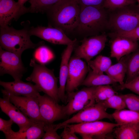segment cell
I'll return each mask as SVG.
<instances>
[{"mask_svg":"<svg viewBox=\"0 0 139 139\" xmlns=\"http://www.w3.org/2000/svg\"><path fill=\"white\" fill-rule=\"evenodd\" d=\"M109 12V30L127 32L139 26V4L129 5Z\"/></svg>","mask_w":139,"mask_h":139,"instance_id":"277c9868","label":"cell"},{"mask_svg":"<svg viewBox=\"0 0 139 139\" xmlns=\"http://www.w3.org/2000/svg\"><path fill=\"white\" fill-rule=\"evenodd\" d=\"M95 87H86L66 94L67 103L64 106L66 116H70L95 103L94 92Z\"/></svg>","mask_w":139,"mask_h":139,"instance_id":"52a82bcc","label":"cell"},{"mask_svg":"<svg viewBox=\"0 0 139 139\" xmlns=\"http://www.w3.org/2000/svg\"><path fill=\"white\" fill-rule=\"evenodd\" d=\"M0 85L6 91L16 95L37 97L40 92L36 85L24 82L21 80L11 82L0 81Z\"/></svg>","mask_w":139,"mask_h":139,"instance_id":"d6986e66","label":"cell"},{"mask_svg":"<svg viewBox=\"0 0 139 139\" xmlns=\"http://www.w3.org/2000/svg\"><path fill=\"white\" fill-rule=\"evenodd\" d=\"M108 99L117 93L110 85H101Z\"/></svg>","mask_w":139,"mask_h":139,"instance_id":"74e56055","label":"cell"},{"mask_svg":"<svg viewBox=\"0 0 139 139\" xmlns=\"http://www.w3.org/2000/svg\"><path fill=\"white\" fill-rule=\"evenodd\" d=\"M0 47L3 49L21 56L23 52L29 49L42 45V41L34 44L31 41L29 28L16 29L8 25L0 26Z\"/></svg>","mask_w":139,"mask_h":139,"instance_id":"3957f363","label":"cell"},{"mask_svg":"<svg viewBox=\"0 0 139 139\" xmlns=\"http://www.w3.org/2000/svg\"><path fill=\"white\" fill-rule=\"evenodd\" d=\"M139 73V47L130 54L128 60L125 83L137 77Z\"/></svg>","mask_w":139,"mask_h":139,"instance_id":"484cf974","label":"cell"},{"mask_svg":"<svg viewBox=\"0 0 139 139\" xmlns=\"http://www.w3.org/2000/svg\"><path fill=\"white\" fill-rule=\"evenodd\" d=\"M116 83L107 75L95 73L89 68L88 74L81 85L89 87L113 84Z\"/></svg>","mask_w":139,"mask_h":139,"instance_id":"7402d4cb","label":"cell"},{"mask_svg":"<svg viewBox=\"0 0 139 139\" xmlns=\"http://www.w3.org/2000/svg\"><path fill=\"white\" fill-rule=\"evenodd\" d=\"M120 95L129 110L139 112V95L130 93Z\"/></svg>","mask_w":139,"mask_h":139,"instance_id":"f1b7e54d","label":"cell"},{"mask_svg":"<svg viewBox=\"0 0 139 139\" xmlns=\"http://www.w3.org/2000/svg\"><path fill=\"white\" fill-rule=\"evenodd\" d=\"M1 91L3 95L7 96L10 101L28 118L35 121H42L38 97L16 95L4 89H2Z\"/></svg>","mask_w":139,"mask_h":139,"instance_id":"7c38bea8","label":"cell"},{"mask_svg":"<svg viewBox=\"0 0 139 139\" xmlns=\"http://www.w3.org/2000/svg\"><path fill=\"white\" fill-rule=\"evenodd\" d=\"M77 42L76 39L74 42L67 45L61 55L58 96L60 100L63 102L67 101V96L65 94V91L68 73L69 63L72 53L76 46Z\"/></svg>","mask_w":139,"mask_h":139,"instance_id":"ac0fdd59","label":"cell"},{"mask_svg":"<svg viewBox=\"0 0 139 139\" xmlns=\"http://www.w3.org/2000/svg\"><path fill=\"white\" fill-rule=\"evenodd\" d=\"M3 95V98H0L1 110L7 115L14 123L18 126L19 131L21 132L25 131L32 125L38 121L28 118L17 107L13 105L7 96Z\"/></svg>","mask_w":139,"mask_h":139,"instance_id":"9a60e30c","label":"cell"},{"mask_svg":"<svg viewBox=\"0 0 139 139\" xmlns=\"http://www.w3.org/2000/svg\"><path fill=\"white\" fill-rule=\"evenodd\" d=\"M107 109L102 102L95 103L64 122L55 124L56 129L57 131L68 124L92 122L105 118L111 120L113 119L112 114L107 112Z\"/></svg>","mask_w":139,"mask_h":139,"instance_id":"ba28073f","label":"cell"},{"mask_svg":"<svg viewBox=\"0 0 139 139\" xmlns=\"http://www.w3.org/2000/svg\"><path fill=\"white\" fill-rule=\"evenodd\" d=\"M45 122L37 121L25 131L21 132L13 131L6 139H39L42 138L45 133L44 130Z\"/></svg>","mask_w":139,"mask_h":139,"instance_id":"ffe728a7","label":"cell"},{"mask_svg":"<svg viewBox=\"0 0 139 139\" xmlns=\"http://www.w3.org/2000/svg\"><path fill=\"white\" fill-rule=\"evenodd\" d=\"M138 139H139V132L138 134Z\"/></svg>","mask_w":139,"mask_h":139,"instance_id":"ab89813d","label":"cell"},{"mask_svg":"<svg viewBox=\"0 0 139 139\" xmlns=\"http://www.w3.org/2000/svg\"><path fill=\"white\" fill-rule=\"evenodd\" d=\"M81 7L75 0H62L48 8L46 13L53 27L65 32L75 30L78 23Z\"/></svg>","mask_w":139,"mask_h":139,"instance_id":"7a4b0ae2","label":"cell"},{"mask_svg":"<svg viewBox=\"0 0 139 139\" xmlns=\"http://www.w3.org/2000/svg\"><path fill=\"white\" fill-rule=\"evenodd\" d=\"M29 32L31 36H37L55 44L67 46L74 42L77 39L71 40L63 30L53 26L31 27L29 28Z\"/></svg>","mask_w":139,"mask_h":139,"instance_id":"5bb4252c","label":"cell"},{"mask_svg":"<svg viewBox=\"0 0 139 139\" xmlns=\"http://www.w3.org/2000/svg\"><path fill=\"white\" fill-rule=\"evenodd\" d=\"M80 6H93L103 7L106 0H75Z\"/></svg>","mask_w":139,"mask_h":139,"instance_id":"d590c367","label":"cell"},{"mask_svg":"<svg viewBox=\"0 0 139 139\" xmlns=\"http://www.w3.org/2000/svg\"><path fill=\"white\" fill-rule=\"evenodd\" d=\"M112 115L113 119L120 126L139 123V112L130 110H116Z\"/></svg>","mask_w":139,"mask_h":139,"instance_id":"cb8c5ba5","label":"cell"},{"mask_svg":"<svg viewBox=\"0 0 139 139\" xmlns=\"http://www.w3.org/2000/svg\"><path fill=\"white\" fill-rule=\"evenodd\" d=\"M107 40L105 33L84 38L81 44L75 47L73 55L84 59L87 63L103 50Z\"/></svg>","mask_w":139,"mask_h":139,"instance_id":"9c48e42d","label":"cell"},{"mask_svg":"<svg viewBox=\"0 0 139 139\" xmlns=\"http://www.w3.org/2000/svg\"><path fill=\"white\" fill-rule=\"evenodd\" d=\"M30 12L29 7L20 5L14 0H0V25H10L24 14Z\"/></svg>","mask_w":139,"mask_h":139,"instance_id":"2e32d148","label":"cell"},{"mask_svg":"<svg viewBox=\"0 0 139 139\" xmlns=\"http://www.w3.org/2000/svg\"><path fill=\"white\" fill-rule=\"evenodd\" d=\"M80 7L78 23L75 29L79 34L85 38L98 35L109 30L108 10L102 7Z\"/></svg>","mask_w":139,"mask_h":139,"instance_id":"6da1fadb","label":"cell"},{"mask_svg":"<svg viewBox=\"0 0 139 139\" xmlns=\"http://www.w3.org/2000/svg\"><path fill=\"white\" fill-rule=\"evenodd\" d=\"M108 35L110 37L120 36L126 37L137 41L139 40V26L127 32L117 33L109 32Z\"/></svg>","mask_w":139,"mask_h":139,"instance_id":"d6a6232c","label":"cell"},{"mask_svg":"<svg viewBox=\"0 0 139 139\" xmlns=\"http://www.w3.org/2000/svg\"><path fill=\"white\" fill-rule=\"evenodd\" d=\"M64 129L60 134V136L63 139H79L74 132L70 127L65 125L63 127Z\"/></svg>","mask_w":139,"mask_h":139,"instance_id":"8d00e7d4","label":"cell"},{"mask_svg":"<svg viewBox=\"0 0 139 139\" xmlns=\"http://www.w3.org/2000/svg\"><path fill=\"white\" fill-rule=\"evenodd\" d=\"M62 0H29L30 12L44 13L49 7Z\"/></svg>","mask_w":139,"mask_h":139,"instance_id":"4316f807","label":"cell"},{"mask_svg":"<svg viewBox=\"0 0 139 139\" xmlns=\"http://www.w3.org/2000/svg\"><path fill=\"white\" fill-rule=\"evenodd\" d=\"M29 0H18V2L21 6H24V4L28 1Z\"/></svg>","mask_w":139,"mask_h":139,"instance_id":"f35d334b","label":"cell"},{"mask_svg":"<svg viewBox=\"0 0 139 139\" xmlns=\"http://www.w3.org/2000/svg\"><path fill=\"white\" fill-rule=\"evenodd\" d=\"M0 75L8 74L12 76L15 81L21 80L26 70L21 56L0 47Z\"/></svg>","mask_w":139,"mask_h":139,"instance_id":"30bf717a","label":"cell"},{"mask_svg":"<svg viewBox=\"0 0 139 139\" xmlns=\"http://www.w3.org/2000/svg\"></svg>","mask_w":139,"mask_h":139,"instance_id":"7bdbcfd3","label":"cell"},{"mask_svg":"<svg viewBox=\"0 0 139 139\" xmlns=\"http://www.w3.org/2000/svg\"><path fill=\"white\" fill-rule=\"evenodd\" d=\"M139 123L121 125L114 129L115 138L117 139H138Z\"/></svg>","mask_w":139,"mask_h":139,"instance_id":"603a6c76","label":"cell"},{"mask_svg":"<svg viewBox=\"0 0 139 139\" xmlns=\"http://www.w3.org/2000/svg\"><path fill=\"white\" fill-rule=\"evenodd\" d=\"M89 67L94 73L102 74L111 65L112 61L108 57L100 55L87 63Z\"/></svg>","mask_w":139,"mask_h":139,"instance_id":"d4e9b609","label":"cell"},{"mask_svg":"<svg viewBox=\"0 0 139 139\" xmlns=\"http://www.w3.org/2000/svg\"><path fill=\"white\" fill-rule=\"evenodd\" d=\"M51 51L47 47L42 45L40 46L36 49L34 53V56L37 60L41 64L47 62L50 58L48 57L50 56L48 55L52 54Z\"/></svg>","mask_w":139,"mask_h":139,"instance_id":"4dcf8cb0","label":"cell"},{"mask_svg":"<svg viewBox=\"0 0 139 139\" xmlns=\"http://www.w3.org/2000/svg\"><path fill=\"white\" fill-rule=\"evenodd\" d=\"M13 123V121L10 119L8 120H6L0 118V131L4 133L5 138L13 131L11 127Z\"/></svg>","mask_w":139,"mask_h":139,"instance_id":"e575fe53","label":"cell"},{"mask_svg":"<svg viewBox=\"0 0 139 139\" xmlns=\"http://www.w3.org/2000/svg\"><path fill=\"white\" fill-rule=\"evenodd\" d=\"M138 76H139V74H138Z\"/></svg>","mask_w":139,"mask_h":139,"instance_id":"b9f144b4","label":"cell"},{"mask_svg":"<svg viewBox=\"0 0 139 139\" xmlns=\"http://www.w3.org/2000/svg\"><path fill=\"white\" fill-rule=\"evenodd\" d=\"M111 38L110 56L117 61L133 53L139 47L137 41L128 38L117 36Z\"/></svg>","mask_w":139,"mask_h":139,"instance_id":"e0dca14e","label":"cell"},{"mask_svg":"<svg viewBox=\"0 0 139 139\" xmlns=\"http://www.w3.org/2000/svg\"><path fill=\"white\" fill-rule=\"evenodd\" d=\"M137 1H138V4H139V0H137Z\"/></svg>","mask_w":139,"mask_h":139,"instance_id":"60d3db41","label":"cell"},{"mask_svg":"<svg viewBox=\"0 0 139 139\" xmlns=\"http://www.w3.org/2000/svg\"><path fill=\"white\" fill-rule=\"evenodd\" d=\"M66 125L79 134L82 139L105 138L115 128L120 126L117 123L99 120Z\"/></svg>","mask_w":139,"mask_h":139,"instance_id":"8992f818","label":"cell"},{"mask_svg":"<svg viewBox=\"0 0 139 139\" xmlns=\"http://www.w3.org/2000/svg\"><path fill=\"white\" fill-rule=\"evenodd\" d=\"M44 130L45 132L42 138V139H62L60 136L56 132L55 124L53 123H45Z\"/></svg>","mask_w":139,"mask_h":139,"instance_id":"1f68e13d","label":"cell"},{"mask_svg":"<svg viewBox=\"0 0 139 139\" xmlns=\"http://www.w3.org/2000/svg\"><path fill=\"white\" fill-rule=\"evenodd\" d=\"M119 88L121 90L129 89L139 95V76H137L127 83L120 85Z\"/></svg>","mask_w":139,"mask_h":139,"instance_id":"836d02e7","label":"cell"},{"mask_svg":"<svg viewBox=\"0 0 139 139\" xmlns=\"http://www.w3.org/2000/svg\"><path fill=\"white\" fill-rule=\"evenodd\" d=\"M30 65L33 68V71L26 80L34 83L40 92L42 91L58 103L60 100L58 96V80L54 70L48 68L44 64L37 63L34 58L31 60Z\"/></svg>","mask_w":139,"mask_h":139,"instance_id":"5b68a950","label":"cell"},{"mask_svg":"<svg viewBox=\"0 0 139 139\" xmlns=\"http://www.w3.org/2000/svg\"><path fill=\"white\" fill-rule=\"evenodd\" d=\"M136 2V0H106L103 7L108 10H112Z\"/></svg>","mask_w":139,"mask_h":139,"instance_id":"f546056e","label":"cell"},{"mask_svg":"<svg viewBox=\"0 0 139 139\" xmlns=\"http://www.w3.org/2000/svg\"><path fill=\"white\" fill-rule=\"evenodd\" d=\"M102 102L107 109L111 108L119 110L124 109L126 107L125 102L120 95L115 94Z\"/></svg>","mask_w":139,"mask_h":139,"instance_id":"83f0119b","label":"cell"},{"mask_svg":"<svg viewBox=\"0 0 139 139\" xmlns=\"http://www.w3.org/2000/svg\"><path fill=\"white\" fill-rule=\"evenodd\" d=\"M40 114L42 120L46 123H53L66 116L64 105H59L51 98L45 94L38 96Z\"/></svg>","mask_w":139,"mask_h":139,"instance_id":"4fadbf2b","label":"cell"},{"mask_svg":"<svg viewBox=\"0 0 139 139\" xmlns=\"http://www.w3.org/2000/svg\"><path fill=\"white\" fill-rule=\"evenodd\" d=\"M130 54L121 58L116 63L111 65L105 72L107 75L120 85L124 83V81L127 71V64Z\"/></svg>","mask_w":139,"mask_h":139,"instance_id":"44dd1931","label":"cell"},{"mask_svg":"<svg viewBox=\"0 0 139 139\" xmlns=\"http://www.w3.org/2000/svg\"><path fill=\"white\" fill-rule=\"evenodd\" d=\"M89 68L82 59L74 55L69 63L68 71L66 85V94L74 91L81 85L88 72Z\"/></svg>","mask_w":139,"mask_h":139,"instance_id":"8fae6325","label":"cell"}]
</instances>
